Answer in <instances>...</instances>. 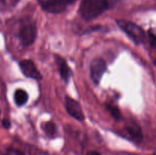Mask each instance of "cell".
<instances>
[{
	"label": "cell",
	"mask_w": 156,
	"mask_h": 155,
	"mask_svg": "<svg viewBox=\"0 0 156 155\" xmlns=\"http://www.w3.org/2000/svg\"><path fill=\"white\" fill-rule=\"evenodd\" d=\"M108 9V0H82L79 12L84 20L91 21L100 16Z\"/></svg>",
	"instance_id": "1"
},
{
	"label": "cell",
	"mask_w": 156,
	"mask_h": 155,
	"mask_svg": "<svg viewBox=\"0 0 156 155\" xmlns=\"http://www.w3.org/2000/svg\"><path fill=\"white\" fill-rule=\"evenodd\" d=\"M117 24L136 45L144 43V30L136 24L126 20H117Z\"/></svg>",
	"instance_id": "2"
},
{
	"label": "cell",
	"mask_w": 156,
	"mask_h": 155,
	"mask_svg": "<svg viewBox=\"0 0 156 155\" xmlns=\"http://www.w3.org/2000/svg\"><path fill=\"white\" fill-rule=\"evenodd\" d=\"M37 34L36 24L33 22H27L24 24L20 29L19 40L23 46H29L34 43Z\"/></svg>",
	"instance_id": "3"
},
{
	"label": "cell",
	"mask_w": 156,
	"mask_h": 155,
	"mask_svg": "<svg viewBox=\"0 0 156 155\" xmlns=\"http://www.w3.org/2000/svg\"><path fill=\"white\" fill-rule=\"evenodd\" d=\"M40 5L46 12L53 14L63 12L70 5L77 0H38Z\"/></svg>",
	"instance_id": "4"
},
{
	"label": "cell",
	"mask_w": 156,
	"mask_h": 155,
	"mask_svg": "<svg viewBox=\"0 0 156 155\" xmlns=\"http://www.w3.org/2000/svg\"><path fill=\"white\" fill-rule=\"evenodd\" d=\"M106 63L102 59H95L90 65V75L94 84L98 85L101 81L102 76L106 71Z\"/></svg>",
	"instance_id": "5"
},
{
	"label": "cell",
	"mask_w": 156,
	"mask_h": 155,
	"mask_svg": "<svg viewBox=\"0 0 156 155\" xmlns=\"http://www.w3.org/2000/svg\"><path fill=\"white\" fill-rule=\"evenodd\" d=\"M65 106L68 113L75 119L80 122L85 119L82 106L77 100L67 96L65 99Z\"/></svg>",
	"instance_id": "6"
},
{
	"label": "cell",
	"mask_w": 156,
	"mask_h": 155,
	"mask_svg": "<svg viewBox=\"0 0 156 155\" xmlns=\"http://www.w3.org/2000/svg\"><path fill=\"white\" fill-rule=\"evenodd\" d=\"M19 67L21 68V72L24 74L25 77L35 79V80H41L42 78V75L38 71L33 61L30 59H24V60L21 61L19 62Z\"/></svg>",
	"instance_id": "7"
},
{
	"label": "cell",
	"mask_w": 156,
	"mask_h": 155,
	"mask_svg": "<svg viewBox=\"0 0 156 155\" xmlns=\"http://www.w3.org/2000/svg\"><path fill=\"white\" fill-rule=\"evenodd\" d=\"M55 59H56V62L57 63L58 68H59V71L61 78L67 84L69 82V81L70 77H71V69H70L68 63L66 61V59H64L62 57L58 56V55H56L55 56Z\"/></svg>",
	"instance_id": "8"
},
{
	"label": "cell",
	"mask_w": 156,
	"mask_h": 155,
	"mask_svg": "<svg viewBox=\"0 0 156 155\" xmlns=\"http://www.w3.org/2000/svg\"><path fill=\"white\" fill-rule=\"evenodd\" d=\"M128 134L135 142L140 143L143 140V133L140 126L137 125H131L126 129Z\"/></svg>",
	"instance_id": "9"
},
{
	"label": "cell",
	"mask_w": 156,
	"mask_h": 155,
	"mask_svg": "<svg viewBox=\"0 0 156 155\" xmlns=\"http://www.w3.org/2000/svg\"><path fill=\"white\" fill-rule=\"evenodd\" d=\"M14 100H15L17 106H21L27 103V100H28V94L24 90L18 89L15 92Z\"/></svg>",
	"instance_id": "10"
},
{
	"label": "cell",
	"mask_w": 156,
	"mask_h": 155,
	"mask_svg": "<svg viewBox=\"0 0 156 155\" xmlns=\"http://www.w3.org/2000/svg\"><path fill=\"white\" fill-rule=\"evenodd\" d=\"M43 129H44L46 135H47V136L50 137V138L53 137L56 134V125H55L54 122H53L51 121L45 122L44 126H43Z\"/></svg>",
	"instance_id": "11"
},
{
	"label": "cell",
	"mask_w": 156,
	"mask_h": 155,
	"mask_svg": "<svg viewBox=\"0 0 156 155\" xmlns=\"http://www.w3.org/2000/svg\"><path fill=\"white\" fill-rule=\"evenodd\" d=\"M107 109L110 112V113L111 114V115L113 116V118L115 120H119L121 117V113H120V111L117 106H114V105L111 104H108L106 106Z\"/></svg>",
	"instance_id": "12"
},
{
	"label": "cell",
	"mask_w": 156,
	"mask_h": 155,
	"mask_svg": "<svg viewBox=\"0 0 156 155\" xmlns=\"http://www.w3.org/2000/svg\"><path fill=\"white\" fill-rule=\"evenodd\" d=\"M5 155H26L22 150L15 148H9L6 151Z\"/></svg>",
	"instance_id": "13"
},
{
	"label": "cell",
	"mask_w": 156,
	"mask_h": 155,
	"mask_svg": "<svg viewBox=\"0 0 156 155\" xmlns=\"http://www.w3.org/2000/svg\"><path fill=\"white\" fill-rule=\"evenodd\" d=\"M149 36L150 38V44L152 46V48H155V36L153 33L152 32V30H149Z\"/></svg>",
	"instance_id": "14"
},
{
	"label": "cell",
	"mask_w": 156,
	"mask_h": 155,
	"mask_svg": "<svg viewBox=\"0 0 156 155\" xmlns=\"http://www.w3.org/2000/svg\"><path fill=\"white\" fill-rule=\"evenodd\" d=\"M2 126L5 129H10L11 127V122L9 119H3L2 120Z\"/></svg>",
	"instance_id": "15"
},
{
	"label": "cell",
	"mask_w": 156,
	"mask_h": 155,
	"mask_svg": "<svg viewBox=\"0 0 156 155\" xmlns=\"http://www.w3.org/2000/svg\"><path fill=\"white\" fill-rule=\"evenodd\" d=\"M87 155H101V153L99 152L95 151V150H91V151H89Z\"/></svg>",
	"instance_id": "16"
}]
</instances>
